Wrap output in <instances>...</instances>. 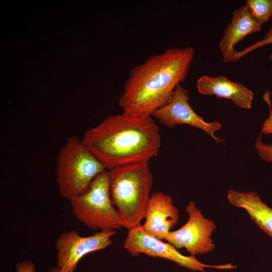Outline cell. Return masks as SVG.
<instances>
[{"mask_svg": "<svg viewBox=\"0 0 272 272\" xmlns=\"http://www.w3.org/2000/svg\"><path fill=\"white\" fill-rule=\"evenodd\" d=\"M106 170L82 140L70 136L59 151L56 165L59 193L68 200L82 194L94 178Z\"/></svg>", "mask_w": 272, "mask_h": 272, "instance_id": "277c9868", "label": "cell"}, {"mask_svg": "<svg viewBox=\"0 0 272 272\" xmlns=\"http://www.w3.org/2000/svg\"><path fill=\"white\" fill-rule=\"evenodd\" d=\"M123 248L133 256L144 253L150 257H159L173 261L179 266L193 271L206 272V268L219 269L235 268L232 263L222 265H209L201 262L194 256L182 254L169 242H165L146 232L142 225L128 230L123 243Z\"/></svg>", "mask_w": 272, "mask_h": 272, "instance_id": "8992f818", "label": "cell"}, {"mask_svg": "<svg viewBox=\"0 0 272 272\" xmlns=\"http://www.w3.org/2000/svg\"><path fill=\"white\" fill-rule=\"evenodd\" d=\"M270 43H272V26L269 28L268 31L265 34L263 39L246 47L241 51H237L233 58V62L237 61L243 56L251 51ZM268 58L272 63V53L268 55Z\"/></svg>", "mask_w": 272, "mask_h": 272, "instance_id": "9a60e30c", "label": "cell"}, {"mask_svg": "<svg viewBox=\"0 0 272 272\" xmlns=\"http://www.w3.org/2000/svg\"><path fill=\"white\" fill-rule=\"evenodd\" d=\"M196 86L201 94L231 100L242 108L250 109L251 107L253 92L242 83L233 82L225 76H202L197 80Z\"/></svg>", "mask_w": 272, "mask_h": 272, "instance_id": "7c38bea8", "label": "cell"}, {"mask_svg": "<svg viewBox=\"0 0 272 272\" xmlns=\"http://www.w3.org/2000/svg\"><path fill=\"white\" fill-rule=\"evenodd\" d=\"M227 197L232 206L244 209L252 220L272 239V209L256 192L229 189Z\"/></svg>", "mask_w": 272, "mask_h": 272, "instance_id": "4fadbf2b", "label": "cell"}, {"mask_svg": "<svg viewBox=\"0 0 272 272\" xmlns=\"http://www.w3.org/2000/svg\"><path fill=\"white\" fill-rule=\"evenodd\" d=\"M194 52L191 46L169 48L132 67L118 100L123 113L152 116L165 105L186 79Z\"/></svg>", "mask_w": 272, "mask_h": 272, "instance_id": "6da1fadb", "label": "cell"}, {"mask_svg": "<svg viewBox=\"0 0 272 272\" xmlns=\"http://www.w3.org/2000/svg\"><path fill=\"white\" fill-rule=\"evenodd\" d=\"M69 200L75 217L90 229L116 231L124 227L111 200L108 170L97 175L84 193Z\"/></svg>", "mask_w": 272, "mask_h": 272, "instance_id": "5b68a950", "label": "cell"}, {"mask_svg": "<svg viewBox=\"0 0 272 272\" xmlns=\"http://www.w3.org/2000/svg\"><path fill=\"white\" fill-rule=\"evenodd\" d=\"M116 233V231H100L85 237L75 230L61 233L55 243L59 272H74L78 263L85 255L111 245V237Z\"/></svg>", "mask_w": 272, "mask_h": 272, "instance_id": "ba28073f", "label": "cell"}, {"mask_svg": "<svg viewBox=\"0 0 272 272\" xmlns=\"http://www.w3.org/2000/svg\"><path fill=\"white\" fill-rule=\"evenodd\" d=\"M245 6L260 24L267 22L272 16V0H247Z\"/></svg>", "mask_w": 272, "mask_h": 272, "instance_id": "5bb4252c", "label": "cell"}, {"mask_svg": "<svg viewBox=\"0 0 272 272\" xmlns=\"http://www.w3.org/2000/svg\"><path fill=\"white\" fill-rule=\"evenodd\" d=\"M82 140L107 170L149 162L161 145L158 127L151 116L124 113L107 117L88 129Z\"/></svg>", "mask_w": 272, "mask_h": 272, "instance_id": "7a4b0ae2", "label": "cell"}, {"mask_svg": "<svg viewBox=\"0 0 272 272\" xmlns=\"http://www.w3.org/2000/svg\"><path fill=\"white\" fill-rule=\"evenodd\" d=\"M179 211L171 197L162 192L151 194L145 215L144 230L160 239H165L179 221Z\"/></svg>", "mask_w": 272, "mask_h": 272, "instance_id": "30bf717a", "label": "cell"}, {"mask_svg": "<svg viewBox=\"0 0 272 272\" xmlns=\"http://www.w3.org/2000/svg\"><path fill=\"white\" fill-rule=\"evenodd\" d=\"M185 211L188 215L186 223L179 229L170 231L164 240L177 249L185 248L194 256L213 251L215 245L211 236L217 228L215 223L205 218L193 201L188 202Z\"/></svg>", "mask_w": 272, "mask_h": 272, "instance_id": "52a82bcc", "label": "cell"}, {"mask_svg": "<svg viewBox=\"0 0 272 272\" xmlns=\"http://www.w3.org/2000/svg\"><path fill=\"white\" fill-rule=\"evenodd\" d=\"M270 95L269 91H267L265 92L262 96L263 100L268 105L269 111V116L262 122L261 126V131L263 133L265 134L272 133V109Z\"/></svg>", "mask_w": 272, "mask_h": 272, "instance_id": "e0dca14e", "label": "cell"}, {"mask_svg": "<svg viewBox=\"0 0 272 272\" xmlns=\"http://www.w3.org/2000/svg\"><path fill=\"white\" fill-rule=\"evenodd\" d=\"M261 140V135H259L254 143V147L262 160L267 162H272V144H264Z\"/></svg>", "mask_w": 272, "mask_h": 272, "instance_id": "2e32d148", "label": "cell"}, {"mask_svg": "<svg viewBox=\"0 0 272 272\" xmlns=\"http://www.w3.org/2000/svg\"><path fill=\"white\" fill-rule=\"evenodd\" d=\"M17 272H35V265L31 261L24 260L19 262L16 265ZM49 272H59V269L53 268L49 270Z\"/></svg>", "mask_w": 272, "mask_h": 272, "instance_id": "ac0fdd59", "label": "cell"}, {"mask_svg": "<svg viewBox=\"0 0 272 272\" xmlns=\"http://www.w3.org/2000/svg\"><path fill=\"white\" fill-rule=\"evenodd\" d=\"M188 91L179 84L171 98L164 106L155 111L152 116L168 128L187 124L203 130L217 143L223 140L215 132L220 129L221 124L217 121L206 122L193 110L189 102Z\"/></svg>", "mask_w": 272, "mask_h": 272, "instance_id": "9c48e42d", "label": "cell"}, {"mask_svg": "<svg viewBox=\"0 0 272 272\" xmlns=\"http://www.w3.org/2000/svg\"><path fill=\"white\" fill-rule=\"evenodd\" d=\"M261 25L254 19L245 6L235 9L219 43L223 62H233L237 52L234 46L247 35L259 31Z\"/></svg>", "mask_w": 272, "mask_h": 272, "instance_id": "8fae6325", "label": "cell"}, {"mask_svg": "<svg viewBox=\"0 0 272 272\" xmlns=\"http://www.w3.org/2000/svg\"><path fill=\"white\" fill-rule=\"evenodd\" d=\"M111 202L123 227L141 225L150 197L153 175L149 162L133 163L108 170Z\"/></svg>", "mask_w": 272, "mask_h": 272, "instance_id": "3957f363", "label": "cell"}]
</instances>
